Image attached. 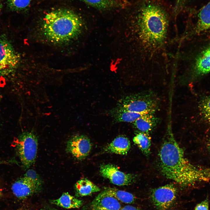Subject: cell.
<instances>
[{"label":"cell","instance_id":"29","mask_svg":"<svg viewBox=\"0 0 210 210\" xmlns=\"http://www.w3.org/2000/svg\"><path fill=\"white\" fill-rule=\"evenodd\" d=\"M48 210H58L57 209L53 208H49V209H48Z\"/></svg>","mask_w":210,"mask_h":210},{"label":"cell","instance_id":"13","mask_svg":"<svg viewBox=\"0 0 210 210\" xmlns=\"http://www.w3.org/2000/svg\"><path fill=\"white\" fill-rule=\"evenodd\" d=\"M109 112L114 121L117 123H133L139 118L147 114L130 111L117 106L111 110Z\"/></svg>","mask_w":210,"mask_h":210},{"label":"cell","instance_id":"17","mask_svg":"<svg viewBox=\"0 0 210 210\" xmlns=\"http://www.w3.org/2000/svg\"><path fill=\"white\" fill-rule=\"evenodd\" d=\"M195 70L198 75H204L210 72V46L202 52L197 57Z\"/></svg>","mask_w":210,"mask_h":210},{"label":"cell","instance_id":"5","mask_svg":"<svg viewBox=\"0 0 210 210\" xmlns=\"http://www.w3.org/2000/svg\"><path fill=\"white\" fill-rule=\"evenodd\" d=\"M38 146V138L32 131L21 134L16 141V148L24 167L29 168L35 162Z\"/></svg>","mask_w":210,"mask_h":210},{"label":"cell","instance_id":"23","mask_svg":"<svg viewBox=\"0 0 210 210\" xmlns=\"http://www.w3.org/2000/svg\"><path fill=\"white\" fill-rule=\"evenodd\" d=\"M32 0H7L8 6L12 10L21 11L27 9Z\"/></svg>","mask_w":210,"mask_h":210},{"label":"cell","instance_id":"20","mask_svg":"<svg viewBox=\"0 0 210 210\" xmlns=\"http://www.w3.org/2000/svg\"><path fill=\"white\" fill-rule=\"evenodd\" d=\"M103 191L123 203L132 204L134 203L135 201L136 198L132 194L115 188H108Z\"/></svg>","mask_w":210,"mask_h":210},{"label":"cell","instance_id":"14","mask_svg":"<svg viewBox=\"0 0 210 210\" xmlns=\"http://www.w3.org/2000/svg\"><path fill=\"white\" fill-rule=\"evenodd\" d=\"M158 121V119L154 113H149L141 116L133 123L140 132L149 134L156 126Z\"/></svg>","mask_w":210,"mask_h":210},{"label":"cell","instance_id":"30","mask_svg":"<svg viewBox=\"0 0 210 210\" xmlns=\"http://www.w3.org/2000/svg\"><path fill=\"white\" fill-rule=\"evenodd\" d=\"M2 7V4H1V3L0 1V13L1 12V10Z\"/></svg>","mask_w":210,"mask_h":210},{"label":"cell","instance_id":"22","mask_svg":"<svg viewBox=\"0 0 210 210\" xmlns=\"http://www.w3.org/2000/svg\"><path fill=\"white\" fill-rule=\"evenodd\" d=\"M200 114L203 119L210 123V96L202 99L199 105Z\"/></svg>","mask_w":210,"mask_h":210},{"label":"cell","instance_id":"19","mask_svg":"<svg viewBox=\"0 0 210 210\" xmlns=\"http://www.w3.org/2000/svg\"><path fill=\"white\" fill-rule=\"evenodd\" d=\"M136 144L146 156H148L150 152L151 139L149 134L139 132L133 139Z\"/></svg>","mask_w":210,"mask_h":210},{"label":"cell","instance_id":"33","mask_svg":"<svg viewBox=\"0 0 210 210\" xmlns=\"http://www.w3.org/2000/svg\"><path fill=\"white\" fill-rule=\"evenodd\" d=\"M1 191H0V197L1 196Z\"/></svg>","mask_w":210,"mask_h":210},{"label":"cell","instance_id":"7","mask_svg":"<svg viewBox=\"0 0 210 210\" xmlns=\"http://www.w3.org/2000/svg\"><path fill=\"white\" fill-rule=\"evenodd\" d=\"M177 190L172 184H168L153 189L150 193L152 202L158 210H169L176 200Z\"/></svg>","mask_w":210,"mask_h":210},{"label":"cell","instance_id":"9","mask_svg":"<svg viewBox=\"0 0 210 210\" xmlns=\"http://www.w3.org/2000/svg\"><path fill=\"white\" fill-rule=\"evenodd\" d=\"M92 147L91 143L87 136L82 135H76L68 140L66 150L77 160H81L89 155Z\"/></svg>","mask_w":210,"mask_h":210},{"label":"cell","instance_id":"12","mask_svg":"<svg viewBox=\"0 0 210 210\" xmlns=\"http://www.w3.org/2000/svg\"><path fill=\"white\" fill-rule=\"evenodd\" d=\"M130 146V142L128 139L124 136L120 135L106 146L104 150L106 153L125 155L129 150Z\"/></svg>","mask_w":210,"mask_h":210},{"label":"cell","instance_id":"18","mask_svg":"<svg viewBox=\"0 0 210 210\" xmlns=\"http://www.w3.org/2000/svg\"><path fill=\"white\" fill-rule=\"evenodd\" d=\"M196 32L200 33L210 30V1L200 10L198 15Z\"/></svg>","mask_w":210,"mask_h":210},{"label":"cell","instance_id":"32","mask_svg":"<svg viewBox=\"0 0 210 210\" xmlns=\"http://www.w3.org/2000/svg\"><path fill=\"white\" fill-rule=\"evenodd\" d=\"M1 96H0V101H1Z\"/></svg>","mask_w":210,"mask_h":210},{"label":"cell","instance_id":"24","mask_svg":"<svg viewBox=\"0 0 210 210\" xmlns=\"http://www.w3.org/2000/svg\"><path fill=\"white\" fill-rule=\"evenodd\" d=\"M24 176L34 183L42 186V180L38 174L33 169L28 170Z\"/></svg>","mask_w":210,"mask_h":210},{"label":"cell","instance_id":"15","mask_svg":"<svg viewBox=\"0 0 210 210\" xmlns=\"http://www.w3.org/2000/svg\"><path fill=\"white\" fill-rule=\"evenodd\" d=\"M52 204L67 209L78 208L83 204V201L67 192L63 193L59 198L51 200Z\"/></svg>","mask_w":210,"mask_h":210},{"label":"cell","instance_id":"8","mask_svg":"<svg viewBox=\"0 0 210 210\" xmlns=\"http://www.w3.org/2000/svg\"><path fill=\"white\" fill-rule=\"evenodd\" d=\"M99 171L103 177L108 179L112 183L118 186L130 185L136 180V177L134 175L125 173L112 164L101 165Z\"/></svg>","mask_w":210,"mask_h":210},{"label":"cell","instance_id":"27","mask_svg":"<svg viewBox=\"0 0 210 210\" xmlns=\"http://www.w3.org/2000/svg\"><path fill=\"white\" fill-rule=\"evenodd\" d=\"M27 207L26 206H23L16 210H27Z\"/></svg>","mask_w":210,"mask_h":210},{"label":"cell","instance_id":"3","mask_svg":"<svg viewBox=\"0 0 210 210\" xmlns=\"http://www.w3.org/2000/svg\"><path fill=\"white\" fill-rule=\"evenodd\" d=\"M81 19L71 10L60 9L47 13L43 19L41 31L52 43H61L76 38L83 29Z\"/></svg>","mask_w":210,"mask_h":210},{"label":"cell","instance_id":"11","mask_svg":"<svg viewBox=\"0 0 210 210\" xmlns=\"http://www.w3.org/2000/svg\"><path fill=\"white\" fill-rule=\"evenodd\" d=\"M121 208L117 200L104 191L96 197L91 204V210H120Z\"/></svg>","mask_w":210,"mask_h":210},{"label":"cell","instance_id":"21","mask_svg":"<svg viewBox=\"0 0 210 210\" xmlns=\"http://www.w3.org/2000/svg\"><path fill=\"white\" fill-rule=\"evenodd\" d=\"M99 9H108L116 7L117 4L113 0H77Z\"/></svg>","mask_w":210,"mask_h":210},{"label":"cell","instance_id":"25","mask_svg":"<svg viewBox=\"0 0 210 210\" xmlns=\"http://www.w3.org/2000/svg\"><path fill=\"white\" fill-rule=\"evenodd\" d=\"M209 202L206 198L204 201L197 204L195 206V210H209Z\"/></svg>","mask_w":210,"mask_h":210},{"label":"cell","instance_id":"1","mask_svg":"<svg viewBox=\"0 0 210 210\" xmlns=\"http://www.w3.org/2000/svg\"><path fill=\"white\" fill-rule=\"evenodd\" d=\"M159 157L162 174L180 184L187 186L210 181V169L197 167L189 162L170 130L162 144Z\"/></svg>","mask_w":210,"mask_h":210},{"label":"cell","instance_id":"2","mask_svg":"<svg viewBox=\"0 0 210 210\" xmlns=\"http://www.w3.org/2000/svg\"><path fill=\"white\" fill-rule=\"evenodd\" d=\"M144 2L136 15L139 37L143 43L157 46L166 37L168 23L167 14L159 3L149 1Z\"/></svg>","mask_w":210,"mask_h":210},{"label":"cell","instance_id":"16","mask_svg":"<svg viewBox=\"0 0 210 210\" xmlns=\"http://www.w3.org/2000/svg\"><path fill=\"white\" fill-rule=\"evenodd\" d=\"M74 187L76 194L78 196L89 195L100 190L98 186L86 178H83L77 181Z\"/></svg>","mask_w":210,"mask_h":210},{"label":"cell","instance_id":"6","mask_svg":"<svg viewBox=\"0 0 210 210\" xmlns=\"http://www.w3.org/2000/svg\"><path fill=\"white\" fill-rule=\"evenodd\" d=\"M20 57L6 35H0V75L12 72L18 66Z\"/></svg>","mask_w":210,"mask_h":210},{"label":"cell","instance_id":"26","mask_svg":"<svg viewBox=\"0 0 210 210\" xmlns=\"http://www.w3.org/2000/svg\"><path fill=\"white\" fill-rule=\"evenodd\" d=\"M120 210H140L139 209L135 207L132 206L128 205L125 206L122 208H121Z\"/></svg>","mask_w":210,"mask_h":210},{"label":"cell","instance_id":"10","mask_svg":"<svg viewBox=\"0 0 210 210\" xmlns=\"http://www.w3.org/2000/svg\"><path fill=\"white\" fill-rule=\"evenodd\" d=\"M42 186L34 183L24 176L15 181L11 189L14 195L20 200H24L38 193Z\"/></svg>","mask_w":210,"mask_h":210},{"label":"cell","instance_id":"28","mask_svg":"<svg viewBox=\"0 0 210 210\" xmlns=\"http://www.w3.org/2000/svg\"><path fill=\"white\" fill-rule=\"evenodd\" d=\"M207 147L208 150L210 152V139L209 140L208 142Z\"/></svg>","mask_w":210,"mask_h":210},{"label":"cell","instance_id":"4","mask_svg":"<svg viewBox=\"0 0 210 210\" xmlns=\"http://www.w3.org/2000/svg\"><path fill=\"white\" fill-rule=\"evenodd\" d=\"M159 106V100L152 92H144L124 96L118 101L117 107L132 112L154 113Z\"/></svg>","mask_w":210,"mask_h":210},{"label":"cell","instance_id":"31","mask_svg":"<svg viewBox=\"0 0 210 210\" xmlns=\"http://www.w3.org/2000/svg\"><path fill=\"white\" fill-rule=\"evenodd\" d=\"M7 163V162H6L5 161V162H3V161H2V162H0V164H3V163Z\"/></svg>","mask_w":210,"mask_h":210}]
</instances>
